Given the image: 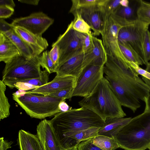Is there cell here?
<instances>
[{
	"label": "cell",
	"mask_w": 150,
	"mask_h": 150,
	"mask_svg": "<svg viewBox=\"0 0 150 150\" xmlns=\"http://www.w3.org/2000/svg\"><path fill=\"white\" fill-rule=\"evenodd\" d=\"M20 54L18 49L3 33L0 32V61L5 63Z\"/></svg>",
	"instance_id": "obj_20"
},
{
	"label": "cell",
	"mask_w": 150,
	"mask_h": 150,
	"mask_svg": "<svg viewBox=\"0 0 150 150\" xmlns=\"http://www.w3.org/2000/svg\"><path fill=\"white\" fill-rule=\"evenodd\" d=\"M13 100L32 118L43 119L61 112L60 103L64 100L48 96H39L27 93H13Z\"/></svg>",
	"instance_id": "obj_6"
},
{
	"label": "cell",
	"mask_w": 150,
	"mask_h": 150,
	"mask_svg": "<svg viewBox=\"0 0 150 150\" xmlns=\"http://www.w3.org/2000/svg\"><path fill=\"white\" fill-rule=\"evenodd\" d=\"M38 87L33 86L29 83L22 82H18L14 84L13 88L23 91H28L34 89Z\"/></svg>",
	"instance_id": "obj_40"
},
{
	"label": "cell",
	"mask_w": 150,
	"mask_h": 150,
	"mask_svg": "<svg viewBox=\"0 0 150 150\" xmlns=\"http://www.w3.org/2000/svg\"><path fill=\"white\" fill-rule=\"evenodd\" d=\"M100 128L92 127L76 132L69 138L70 147H77L81 142L92 139L98 135V132Z\"/></svg>",
	"instance_id": "obj_22"
},
{
	"label": "cell",
	"mask_w": 150,
	"mask_h": 150,
	"mask_svg": "<svg viewBox=\"0 0 150 150\" xmlns=\"http://www.w3.org/2000/svg\"><path fill=\"white\" fill-rule=\"evenodd\" d=\"M6 86L0 81V120L8 117L10 115V105L5 93Z\"/></svg>",
	"instance_id": "obj_24"
},
{
	"label": "cell",
	"mask_w": 150,
	"mask_h": 150,
	"mask_svg": "<svg viewBox=\"0 0 150 150\" xmlns=\"http://www.w3.org/2000/svg\"><path fill=\"white\" fill-rule=\"evenodd\" d=\"M77 147L78 150H103L93 144L92 139L81 142Z\"/></svg>",
	"instance_id": "obj_35"
},
{
	"label": "cell",
	"mask_w": 150,
	"mask_h": 150,
	"mask_svg": "<svg viewBox=\"0 0 150 150\" xmlns=\"http://www.w3.org/2000/svg\"><path fill=\"white\" fill-rule=\"evenodd\" d=\"M103 71L122 106L135 112L150 95V82L141 78L130 65L108 56Z\"/></svg>",
	"instance_id": "obj_1"
},
{
	"label": "cell",
	"mask_w": 150,
	"mask_h": 150,
	"mask_svg": "<svg viewBox=\"0 0 150 150\" xmlns=\"http://www.w3.org/2000/svg\"><path fill=\"white\" fill-rule=\"evenodd\" d=\"M79 105L91 110L105 122L107 118L126 115L122 105L104 76L93 91L78 102Z\"/></svg>",
	"instance_id": "obj_3"
},
{
	"label": "cell",
	"mask_w": 150,
	"mask_h": 150,
	"mask_svg": "<svg viewBox=\"0 0 150 150\" xmlns=\"http://www.w3.org/2000/svg\"><path fill=\"white\" fill-rule=\"evenodd\" d=\"M138 1L139 6L136 11L137 19L149 26L150 25V3L142 0Z\"/></svg>",
	"instance_id": "obj_26"
},
{
	"label": "cell",
	"mask_w": 150,
	"mask_h": 150,
	"mask_svg": "<svg viewBox=\"0 0 150 150\" xmlns=\"http://www.w3.org/2000/svg\"><path fill=\"white\" fill-rule=\"evenodd\" d=\"M146 66V67L145 69L150 73V62H149Z\"/></svg>",
	"instance_id": "obj_49"
},
{
	"label": "cell",
	"mask_w": 150,
	"mask_h": 150,
	"mask_svg": "<svg viewBox=\"0 0 150 150\" xmlns=\"http://www.w3.org/2000/svg\"><path fill=\"white\" fill-rule=\"evenodd\" d=\"M52 48L49 52V55L53 63L57 68L60 56L59 50V47L57 45L52 46Z\"/></svg>",
	"instance_id": "obj_37"
},
{
	"label": "cell",
	"mask_w": 150,
	"mask_h": 150,
	"mask_svg": "<svg viewBox=\"0 0 150 150\" xmlns=\"http://www.w3.org/2000/svg\"><path fill=\"white\" fill-rule=\"evenodd\" d=\"M73 23L72 21L64 33L60 35L57 40L52 44V46L57 45L59 50L60 56L57 67L83 51L81 41L76 31L72 28Z\"/></svg>",
	"instance_id": "obj_10"
},
{
	"label": "cell",
	"mask_w": 150,
	"mask_h": 150,
	"mask_svg": "<svg viewBox=\"0 0 150 150\" xmlns=\"http://www.w3.org/2000/svg\"><path fill=\"white\" fill-rule=\"evenodd\" d=\"M18 143L20 150H45L37 135L23 129L18 132Z\"/></svg>",
	"instance_id": "obj_19"
},
{
	"label": "cell",
	"mask_w": 150,
	"mask_h": 150,
	"mask_svg": "<svg viewBox=\"0 0 150 150\" xmlns=\"http://www.w3.org/2000/svg\"><path fill=\"white\" fill-rule=\"evenodd\" d=\"M14 30L32 49L35 56L40 55L48 46L47 40L42 36L34 34L19 26L15 27Z\"/></svg>",
	"instance_id": "obj_17"
},
{
	"label": "cell",
	"mask_w": 150,
	"mask_h": 150,
	"mask_svg": "<svg viewBox=\"0 0 150 150\" xmlns=\"http://www.w3.org/2000/svg\"><path fill=\"white\" fill-rule=\"evenodd\" d=\"M2 72V81L11 89L16 82L38 78L42 74L40 55L31 58L19 55L6 63Z\"/></svg>",
	"instance_id": "obj_5"
},
{
	"label": "cell",
	"mask_w": 150,
	"mask_h": 150,
	"mask_svg": "<svg viewBox=\"0 0 150 150\" xmlns=\"http://www.w3.org/2000/svg\"><path fill=\"white\" fill-rule=\"evenodd\" d=\"M130 65L139 75L150 81V73L140 67L139 65L132 62H129Z\"/></svg>",
	"instance_id": "obj_38"
},
{
	"label": "cell",
	"mask_w": 150,
	"mask_h": 150,
	"mask_svg": "<svg viewBox=\"0 0 150 150\" xmlns=\"http://www.w3.org/2000/svg\"><path fill=\"white\" fill-rule=\"evenodd\" d=\"M65 101V100H62L59 104V107L61 112H65L70 109L69 106Z\"/></svg>",
	"instance_id": "obj_44"
},
{
	"label": "cell",
	"mask_w": 150,
	"mask_h": 150,
	"mask_svg": "<svg viewBox=\"0 0 150 150\" xmlns=\"http://www.w3.org/2000/svg\"><path fill=\"white\" fill-rule=\"evenodd\" d=\"M62 150H78V149L77 147H75L68 148H63Z\"/></svg>",
	"instance_id": "obj_48"
},
{
	"label": "cell",
	"mask_w": 150,
	"mask_h": 150,
	"mask_svg": "<svg viewBox=\"0 0 150 150\" xmlns=\"http://www.w3.org/2000/svg\"><path fill=\"white\" fill-rule=\"evenodd\" d=\"M120 148L125 150H145L150 146V109L132 118L115 135Z\"/></svg>",
	"instance_id": "obj_4"
},
{
	"label": "cell",
	"mask_w": 150,
	"mask_h": 150,
	"mask_svg": "<svg viewBox=\"0 0 150 150\" xmlns=\"http://www.w3.org/2000/svg\"><path fill=\"white\" fill-rule=\"evenodd\" d=\"M115 14L122 18L128 20L137 19L134 18V9L129 5L127 7L121 6Z\"/></svg>",
	"instance_id": "obj_33"
},
{
	"label": "cell",
	"mask_w": 150,
	"mask_h": 150,
	"mask_svg": "<svg viewBox=\"0 0 150 150\" xmlns=\"http://www.w3.org/2000/svg\"><path fill=\"white\" fill-rule=\"evenodd\" d=\"M145 106L150 109V95L145 103Z\"/></svg>",
	"instance_id": "obj_47"
},
{
	"label": "cell",
	"mask_w": 150,
	"mask_h": 150,
	"mask_svg": "<svg viewBox=\"0 0 150 150\" xmlns=\"http://www.w3.org/2000/svg\"><path fill=\"white\" fill-rule=\"evenodd\" d=\"M50 121L64 148L70 147V137L76 132L94 127H101L105 122L92 111L81 107L56 114Z\"/></svg>",
	"instance_id": "obj_2"
},
{
	"label": "cell",
	"mask_w": 150,
	"mask_h": 150,
	"mask_svg": "<svg viewBox=\"0 0 150 150\" xmlns=\"http://www.w3.org/2000/svg\"><path fill=\"white\" fill-rule=\"evenodd\" d=\"M84 54L81 51L58 66L55 72L56 76H71L77 79L82 71V64Z\"/></svg>",
	"instance_id": "obj_16"
},
{
	"label": "cell",
	"mask_w": 150,
	"mask_h": 150,
	"mask_svg": "<svg viewBox=\"0 0 150 150\" xmlns=\"http://www.w3.org/2000/svg\"><path fill=\"white\" fill-rule=\"evenodd\" d=\"M121 0H107L105 5L102 7L104 12L109 14H115L121 6Z\"/></svg>",
	"instance_id": "obj_32"
},
{
	"label": "cell",
	"mask_w": 150,
	"mask_h": 150,
	"mask_svg": "<svg viewBox=\"0 0 150 150\" xmlns=\"http://www.w3.org/2000/svg\"><path fill=\"white\" fill-rule=\"evenodd\" d=\"M54 22L53 19L40 12L16 18L13 21L11 24L14 27H21L34 34L42 36Z\"/></svg>",
	"instance_id": "obj_11"
},
{
	"label": "cell",
	"mask_w": 150,
	"mask_h": 150,
	"mask_svg": "<svg viewBox=\"0 0 150 150\" xmlns=\"http://www.w3.org/2000/svg\"><path fill=\"white\" fill-rule=\"evenodd\" d=\"M104 25L100 35L108 56L119 59L129 65L120 47L118 35L120 30L125 26L122 19L116 14H109L104 12Z\"/></svg>",
	"instance_id": "obj_7"
},
{
	"label": "cell",
	"mask_w": 150,
	"mask_h": 150,
	"mask_svg": "<svg viewBox=\"0 0 150 150\" xmlns=\"http://www.w3.org/2000/svg\"><path fill=\"white\" fill-rule=\"evenodd\" d=\"M82 45V51L85 53L91 50L94 47L91 32L89 34L82 33L76 31Z\"/></svg>",
	"instance_id": "obj_30"
},
{
	"label": "cell",
	"mask_w": 150,
	"mask_h": 150,
	"mask_svg": "<svg viewBox=\"0 0 150 150\" xmlns=\"http://www.w3.org/2000/svg\"><path fill=\"white\" fill-rule=\"evenodd\" d=\"M36 135L45 150H62L63 148L50 120L45 119L39 123Z\"/></svg>",
	"instance_id": "obj_12"
},
{
	"label": "cell",
	"mask_w": 150,
	"mask_h": 150,
	"mask_svg": "<svg viewBox=\"0 0 150 150\" xmlns=\"http://www.w3.org/2000/svg\"><path fill=\"white\" fill-rule=\"evenodd\" d=\"M74 17L73 21V28L76 31L82 33L89 34L91 32V28L78 12L72 13Z\"/></svg>",
	"instance_id": "obj_28"
},
{
	"label": "cell",
	"mask_w": 150,
	"mask_h": 150,
	"mask_svg": "<svg viewBox=\"0 0 150 150\" xmlns=\"http://www.w3.org/2000/svg\"><path fill=\"white\" fill-rule=\"evenodd\" d=\"M74 88H71L57 91L48 95L51 97L64 100L72 98Z\"/></svg>",
	"instance_id": "obj_34"
},
{
	"label": "cell",
	"mask_w": 150,
	"mask_h": 150,
	"mask_svg": "<svg viewBox=\"0 0 150 150\" xmlns=\"http://www.w3.org/2000/svg\"><path fill=\"white\" fill-rule=\"evenodd\" d=\"M14 8L6 6H0V18H6L10 17L13 13Z\"/></svg>",
	"instance_id": "obj_39"
},
{
	"label": "cell",
	"mask_w": 150,
	"mask_h": 150,
	"mask_svg": "<svg viewBox=\"0 0 150 150\" xmlns=\"http://www.w3.org/2000/svg\"><path fill=\"white\" fill-rule=\"evenodd\" d=\"M149 26L137 19L133 24L122 28L118 35V42L129 44L145 65L149 62L144 51V41L145 31Z\"/></svg>",
	"instance_id": "obj_8"
},
{
	"label": "cell",
	"mask_w": 150,
	"mask_h": 150,
	"mask_svg": "<svg viewBox=\"0 0 150 150\" xmlns=\"http://www.w3.org/2000/svg\"><path fill=\"white\" fill-rule=\"evenodd\" d=\"M92 38L94 47L90 51L84 53L82 70L90 65L104 66L107 60V55L102 40L93 35Z\"/></svg>",
	"instance_id": "obj_15"
},
{
	"label": "cell",
	"mask_w": 150,
	"mask_h": 150,
	"mask_svg": "<svg viewBox=\"0 0 150 150\" xmlns=\"http://www.w3.org/2000/svg\"><path fill=\"white\" fill-rule=\"evenodd\" d=\"M118 42L122 52L129 62H133L139 65H143L139 55L129 44Z\"/></svg>",
	"instance_id": "obj_25"
},
{
	"label": "cell",
	"mask_w": 150,
	"mask_h": 150,
	"mask_svg": "<svg viewBox=\"0 0 150 150\" xmlns=\"http://www.w3.org/2000/svg\"><path fill=\"white\" fill-rule=\"evenodd\" d=\"M49 51L46 50L40 54V64L41 67L49 73L55 72L57 67L51 59L49 53Z\"/></svg>",
	"instance_id": "obj_29"
},
{
	"label": "cell",
	"mask_w": 150,
	"mask_h": 150,
	"mask_svg": "<svg viewBox=\"0 0 150 150\" xmlns=\"http://www.w3.org/2000/svg\"><path fill=\"white\" fill-rule=\"evenodd\" d=\"M132 117L111 118L107 119L103 126L99 129L98 135L114 138L117 132L127 124Z\"/></svg>",
	"instance_id": "obj_18"
},
{
	"label": "cell",
	"mask_w": 150,
	"mask_h": 150,
	"mask_svg": "<svg viewBox=\"0 0 150 150\" xmlns=\"http://www.w3.org/2000/svg\"><path fill=\"white\" fill-rule=\"evenodd\" d=\"M104 66L91 65L84 68L76 80L72 97L90 95L104 77Z\"/></svg>",
	"instance_id": "obj_9"
},
{
	"label": "cell",
	"mask_w": 150,
	"mask_h": 150,
	"mask_svg": "<svg viewBox=\"0 0 150 150\" xmlns=\"http://www.w3.org/2000/svg\"><path fill=\"white\" fill-rule=\"evenodd\" d=\"M13 142L5 140L3 137L0 138V150H7L11 148Z\"/></svg>",
	"instance_id": "obj_42"
},
{
	"label": "cell",
	"mask_w": 150,
	"mask_h": 150,
	"mask_svg": "<svg viewBox=\"0 0 150 150\" xmlns=\"http://www.w3.org/2000/svg\"><path fill=\"white\" fill-rule=\"evenodd\" d=\"M0 6H6L14 8L15 4L13 0H0Z\"/></svg>",
	"instance_id": "obj_43"
},
{
	"label": "cell",
	"mask_w": 150,
	"mask_h": 150,
	"mask_svg": "<svg viewBox=\"0 0 150 150\" xmlns=\"http://www.w3.org/2000/svg\"><path fill=\"white\" fill-rule=\"evenodd\" d=\"M76 11L88 24L93 31L94 36L100 34L104 25V13L102 7L94 6L82 8L72 12Z\"/></svg>",
	"instance_id": "obj_13"
},
{
	"label": "cell",
	"mask_w": 150,
	"mask_h": 150,
	"mask_svg": "<svg viewBox=\"0 0 150 150\" xmlns=\"http://www.w3.org/2000/svg\"><path fill=\"white\" fill-rule=\"evenodd\" d=\"M93 144L103 150H115L120 146L114 138L104 135H97L92 138Z\"/></svg>",
	"instance_id": "obj_23"
},
{
	"label": "cell",
	"mask_w": 150,
	"mask_h": 150,
	"mask_svg": "<svg viewBox=\"0 0 150 150\" xmlns=\"http://www.w3.org/2000/svg\"><path fill=\"white\" fill-rule=\"evenodd\" d=\"M77 79L71 76H56L51 81L38 88L25 92L44 96L62 89L74 88Z\"/></svg>",
	"instance_id": "obj_14"
},
{
	"label": "cell",
	"mask_w": 150,
	"mask_h": 150,
	"mask_svg": "<svg viewBox=\"0 0 150 150\" xmlns=\"http://www.w3.org/2000/svg\"><path fill=\"white\" fill-rule=\"evenodd\" d=\"M149 150H150V147H149Z\"/></svg>",
	"instance_id": "obj_50"
},
{
	"label": "cell",
	"mask_w": 150,
	"mask_h": 150,
	"mask_svg": "<svg viewBox=\"0 0 150 150\" xmlns=\"http://www.w3.org/2000/svg\"><path fill=\"white\" fill-rule=\"evenodd\" d=\"M144 47L147 59L149 62L150 60V32L148 29L146 30L144 33Z\"/></svg>",
	"instance_id": "obj_36"
},
{
	"label": "cell",
	"mask_w": 150,
	"mask_h": 150,
	"mask_svg": "<svg viewBox=\"0 0 150 150\" xmlns=\"http://www.w3.org/2000/svg\"><path fill=\"white\" fill-rule=\"evenodd\" d=\"M18 1L21 3L34 5H38L39 0H19Z\"/></svg>",
	"instance_id": "obj_45"
},
{
	"label": "cell",
	"mask_w": 150,
	"mask_h": 150,
	"mask_svg": "<svg viewBox=\"0 0 150 150\" xmlns=\"http://www.w3.org/2000/svg\"><path fill=\"white\" fill-rule=\"evenodd\" d=\"M15 27L6 22L4 19L0 18V32L4 33L14 29Z\"/></svg>",
	"instance_id": "obj_41"
},
{
	"label": "cell",
	"mask_w": 150,
	"mask_h": 150,
	"mask_svg": "<svg viewBox=\"0 0 150 150\" xmlns=\"http://www.w3.org/2000/svg\"><path fill=\"white\" fill-rule=\"evenodd\" d=\"M120 4L122 6L128 7L129 6V1L127 0H121Z\"/></svg>",
	"instance_id": "obj_46"
},
{
	"label": "cell",
	"mask_w": 150,
	"mask_h": 150,
	"mask_svg": "<svg viewBox=\"0 0 150 150\" xmlns=\"http://www.w3.org/2000/svg\"><path fill=\"white\" fill-rule=\"evenodd\" d=\"M3 33L15 45L20 55L26 58H31L35 56L32 49L16 33L14 29Z\"/></svg>",
	"instance_id": "obj_21"
},
{
	"label": "cell",
	"mask_w": 150,
	"mask_h": 150,
	"mask_svg": "<svg viewBox=\"0 0 150 150\" xmlns=\"http://www.w3.org/2000/svg\"><path fill=\"white\" fill-rule=\"evenodd\" d=\"M49 76V73L45 70L42 71L41 75L39 77L23 80L19 82L26 83L33 86L39 87L48 83Z\"/></svg>",
	"instance_id": "obj_31"
},
{
	"label": "cell",
	"mask_w": 150,
	"mask_h": 150,
	"mask_svg": "<svg viewBox=\"0 0 150 150\" xmlns=\"http://www.w3.org/2000/svg\"><path fill=\"white\" fill-rule=\"evenodd\" d=\"M107 0H72V5L69 11L72 13L80 8L88 7L99 6H103Z\"/></svg>",
	"instance_id": "obj_27"
}]
</instances>
